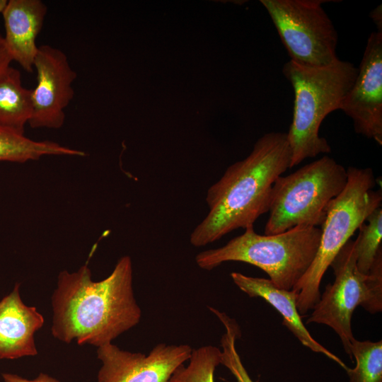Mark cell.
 <instances>
[{
    "mask_svg": "<svg viewBox=\"0 0 382 382\" xmlns=\"http://www.w3.org/2000/svg\"><path fill=\"white\" fill-rule=\"evenodd\" d=\"M32 110V90L23 86L21 72L9 66L0 74V128L24 134Z\"/></svg>",
    "mask_w": 382,
    "mask_h": 382,
    "instance_id": "15",
    "label": "cell"
},
{
    "mask_svg": "<svg viewBox=\"0 0 382 382\" xmlns=\"http://www.w3.org/2000/svg\"><path fill=\"white\" fill-rule=\"evenodd\" d=\"M357 134L382 145V33L369 35L355 81L340 108Z\"/></svg>",
    "mask_w": 382,
    "mask_h": 382,
    "instance_id": "11",
    "label": "cell"
},
{
    "mask_svg": "<svg viewBox=\"0 0 382 382\" xmlns=\"http://www.w3.org/2000/svg\"><path fill=\"white\" fill-rule=\"evenodd\" d=\"M347 182V169L328 156L279 176L272 187L265 235L301 225L321 226L330 202L342 192Z\"/></svg>",
    "mask_w": 382,
    "mask_h": 382,
    "instance_id": "6",
    "label": "cell"
},
{
    "mask_svg": "<svg viewBox=\"0 0 382 382\" xmlns=\"http://www.w3.org/2000/svg\"><path fill=\"white\" fill-rule=\"evenodd\" d=\"M291 61L325 66L338 59V35L323 0H261Z\"/></svg>",
    "mask_w": 382,
    "mask_h": 382,
    "instance_id": "8",
    "label": "cell"
},
{
    "mask_svg": "<svg viewBox=\"0 0 382 382\" xmlns=\"http://www.w3.org/2000/svg\"><path fill=\"white\" fill-rule=\"evenodd\" d=\"M233 283L250 297H260L272 306L282 316L284 325L305 347L320 353L346 370L347 365L335 354L317 342L302 322L296 301L298 294L291 290L281 289L269 279L246 276L240 272L231 273Z\"/></svg>",
    "mask_w": 382,
    "mask_h": 382,
    "instance_id": "14",
    "label": "cell"
},
{
    "mask_svg": "<svg viewBox=\"0 0 382 382\" xmlns=\"http://www.w3.org/2000/svg\"><path fill=\"white\" fill-rule=\"evenodd\" d=\"M192 352L188 345L161 343L146 355L107 344L97 349L102 362L98 382H169L174 371L188 361Z\"/></svg>",
    "mask_w": 382,
    "mask_h": 382,
    "instance_id": "10",
    "label": "cell"
},
{
    "mask_svg": "<svg viewBox=\"0 0 382 382\" xmlns=\"http://www.w3.org/2000/svg\"><path fill=\"white\" fill-rule=\"evenodd\" d=\"M358 72L352 63L337 59L325 66H307L291 60L282 73L294 93L292 122L286 133L291 150V168L303 160L329 154L328 141L319 136L325 117L340 110Z\"/></svg>",
    "mask_w": 382,
    "mask_h": 382,
    "instance_id": "3",
    "label": "cell"
},
{
    "mask_svg": "<svg viewBox=\"0 0 382 382\" xmlns=\"http://www.w3.org/2000/svg\"><path fill=\"white\" fill-rule=\"evenodd\" d=\"M352 360L356 366L346 369L349 382H382V340L359 341L354 338L351 342Z\"/></svg>",
    "mask_w": 382,
    "mask_h": 382,
    "instance_id": "17",
    "label": "cell"
},
{
    "mask_svg": "<svg viewBox=\"0 0 382 382\" xmlns=\"http://www.w3.org/2000/svg\"><path fill=\"white\" fill-rule=\"evenodd\" d=\"M1 376L4 382H60L45 373H40L36 378L31 380L11 373H3Z\"/></svg>",
    "mask_w": 382,
    "mask_h": 382,
    "instance_id": "21",
    "label": "cell"
},
{
    "mask_svg": "<svg viewBox=\"0 0 382 382\" xmlns=\"http://www.w3.org/2000/svg\"><path fill=\"white\" fill-rule=\"evenodd\" d=\"M320 235V228L308 225L274 235H260L250 226L226 245L199 253L195 261L205 270L228 261L246 262L267 273L277 286L291 290L313 261Z\"/></svg>",
    "mask_w": 382,
    "mask_h": 382,
    "instance_id": "4",
    "label": "cell"
},
{
    "mask_svg": "<svg viewBox=\"0 0 382 382\" xmlns=\"http://www.w3.org/2000/svg\"><path fill=\"white\" fill-rule=\"evenodd\" d=\"M20 284L0 301V359L35 356L34 335L44 324L35 307L25 305L21 297Z\"/></svg>",
    "mask_w": 382,
    "mask_h": 382,
    "instance_id": "12",
    "label": "cell"
},
{
    "mask_svg": "<svg viewBox=\"0 0 382 382\" xmlns=\"http://www.w3.org/2000/svg\"><path fill=\"white\" fill-rule=\"evenodd\" d=\"M358 228L355 240L357 267L360 272L368 274L378 253L382 250V208L372 212Z\"/></svg>",
    "mask_w": 382,
    "mask_h": 382,
    "instance_id": "18",
    "label": "cell"
},
{
    "mask_svg": "<svg viewBox=\"0 0 382 382\" xmlns=\"http://www.w3.org/2000/svg\"><path fill=\"white\" fill-rule=\"evenodd\" d=\"M33 67L37 85L32 89L33 110L28 125L32 128L59 129L64 123V110L74 95L72 84L76 72L64 52L48 45L38 47Z\"/></svg>",
    "mask_w": 382,
    "mask_h": 382,
    "instance_id": "9",
    "label": "cell"
},
{
    "mask_svg": "<svg viewBox=\"0 0 382 382\" xmlns=\"http://www.w3.org/2000/svg\"><path fill=\"white\" fill-rule=\"evenodd\" d=\"M211 311L216 314L223 323L226 332L221 339V361L236 378V382L254 381L249 376L236 347V341L241 335V330L236 321L228 317L225 313L212 308Z\"/></svg>",
    "mask_w": 382,
    "mask_h": 382,
    "instance_id": "20",
    "label": "cell"
},
{
    "mask_svg": "<svg viewBox=\"0 0 382 382\" xmlns=\"http://www.w3.org/2000/svg\"><path fill=\"white\" fill-rule=\"evenodd\" d=\"M291 161L286 133L272 132L259 138L250 154L228 166L207 190L208 213L191 233V245L204 246L236 229L253 226L269 212L273 185Z\"/></svg>",
    "mask_w": 382,
    "mask_h": 382,
    "instance_id": "2",
    "label": "cell"
},
{
    "mask_svg": "<svg viewBox=\"0 0 382 382\" xmlns=\"http://www.w3.org/2000/svg\"><path fill=\"white\" fill-rule=\"evenodd\" d=\"M342 192L329 204L321 225L318 248L308 270L293 287L300 314L313 309L320 298L322 279L341 248L376 209L381 207V188L371 168L350 166Z\"/></svg>",
    "mask_w": 382,
    "mask_h": 382,
    "instance_id": "5",
    "label": "cell"
},
{
    "mask_svg": "<svg viewBox=\"0 0 382 382\" xmlns=\"http://www.w3.org/2000/svg\"><path fill=\"white\" fill-rule=\"evenodd\" d=\"M4 47V37L0 34V48Z\"/></svg>",
    "mask_w": 382,
    "mask_h": 382,
    "instance_id": "25",
    "label": "cell"
},
{
    "mask_svg": "<svg viewBox=\"0 0 382 382\" xmlns=\"http://www.w3.org/2000/svg\"><path fill=\"white\" fill-rule=\"evenodd\" d=\"M49 155L84 156L86 153L51 141H34L0 128V161L25 163Z\"/></svg>",
    "mask_w": 382,
    "mask_h": 382,
    "instance_id": "16",
    "label": "cell"
},
{
    "mask_svg": "<svg viewBox=\"0 0 382 382\" xmlns=\"http://www.w3.org/2000/svg\"><path fill=\"white\" fill-rule=\"evenodd\" d=\"M7 3V0H0V13H2L6 6Z\"/></svg>",
    "mask_w": 382,
    "mask_h": 382,
    "instance_id": "24",
    "label": "cell"
},
{
    "mask_svg": "<svg viewBox=\"0 0 382 382\" xmlns=\"http://www.w3.org/2000/svg\"><path fill=\"white\" fill-rule=\"evenodd\" d=\"M369 16L373 20L377 27V31L382 33V8L381 5L374 8L369 13Z\"/></svg>",
    "mask_w": 382,
    "mask_h": 382,
    "instance_id": "22",
    "label": "cell"
},
{
    "mask_svg": "<svg viewBox=\"0 0 382 382\" xmlns=\"http://www.w3.org/2000/svg\"><path fill=\"white\" fill-rule=\"evenodd\" d=\"M47 8L40 0H9L2 12L4 47L12 61L28 72H33L40 32Z\"/></svg>",
    "mask_w": 382,
    "mask_h": 382,
    "instance_id": "13",
    "label": "cell"
},
{
    "mask_svg": "<svg viewBox=\"0 0 382 382\" xmlns=\"http://www.w3.org/2000/svg\"><path fill=\"white\" fill-rule=\"evenodd\" d=\"M189 364L180 365L173 374L169 382H214V374L221 364V351L207 345L192 349Z\"/></svg>",
    "mask_w": 382,
    "mask_h": 382,
    "instance_id": "19",
    "label": "cell"
},
{
    "mask_svg": "<svg viewBox=\"0 0 382 382\" xmlns=\"http://www.w3.org/2000/svg\"><path fill=\"white\" fill-rule=\"evenodd\" d=\"M52 305L55 338L97 347L112 343L141 317L133 291L130 257L120 258L112 273L98 282L91 279L87 265L71 273L62 271Z\"/></svg>",
    "mask_w": 382,
    "mask_h": 382,
    "instance_id": "1",
    "label": "cell"
},
{
    "mask_svg": "<svg viewBox=\"0 0 382 382\" xmlns=\"http://www.w3.org/2000/svg\"><path fill=\"white\" fill-rule=\"evenodd\" d=\"M335 280L325 286L306 323L323 324L340 337L345 352L351 357L350 345L354 338L352 317L360 306L371 313L382 311V250L368 274L357 267L356 242L349 239L332 262Z\"/></svg>",
    "mask_w": 382,
    "mask_h": 382,
    "instance_id": "7",
    "label": "cell"
},
{
    "mask_svg": "<svg viewBox=\"0 0 382 382\" xmlns=\"http://www.w3.org/2000/svg\"><path fill=\"white\" fill-rule=\"evenodd\" d=\"M12 59L5 47L0 48V74L10 66Z\"/></svg>",
    "mask_w": 382,
    "mask_h": 382,
    "instance_id": "23",
    "label": "cell"
}]
</instances>
